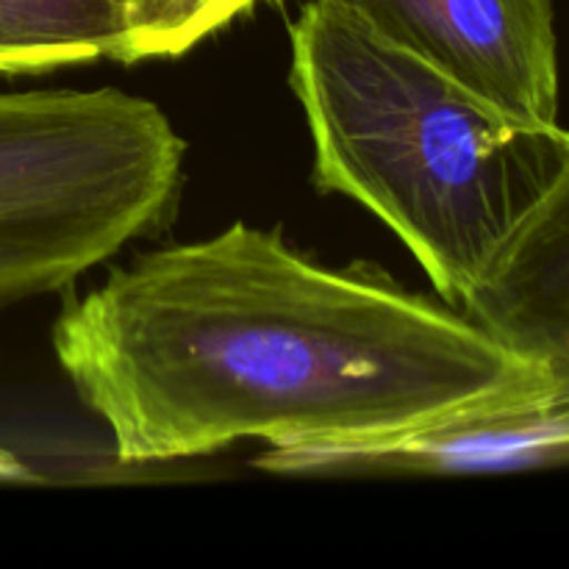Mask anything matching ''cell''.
<instances>
[{"label": "cell", "instance_id": "obj_8", "mask_svg": "<svg viewBox=\"0 0 569 569\" xmlns=\"http://www.w3.org/2000/svg\"><path fill=\"white\" fill-rule=\"evenodd\" d=\"M31 478V472L9 453V450L0 448V483H22Z\"/></svg>", "mask_w": 569, "mask_h": 569}, {"label": "cell", "instance_id": "obj_4", "mask_svg": "<svg viewBox=\"0 0 569 569\" xmlns=\"http://www.w3.org/2000/svg\"><path fill=\"white\" fill-rule=\"evenodd\" d=\"M376 37L531 126L559 122L550 0H331Z\"/></svg>", "mask_w": 569, "mask_h": 569}, {"label": "cell", "instance_id": "obj_2", "mask_svg": "<svg viewBox=\"0 0 569 569\" xmlns=\"http://www.w3.org/2000/svg\"><path fill=\"white\" fill-rule=\"evenodd\" d=\"M315 181L381 217L459 311L565 164L569 131L495 109L331 0L292 26Z\"/></svg>", "mask_w": 569, "mask_h": 569}, {"label": "cell", "instance_id": "obj_7", "mask_svg": "<svg viewBox=\"0 0 569 569\" xmlns=\"http://www.w3.org/2000/svg\"><path fill=\"white\" fill-rule=\"evenodd\" d=\"M259 0H122L126 39L117 61L181 56Z\"/></svg>", "mask_w": 569, "mask_h": 569}, {"label": "cell", "instance_id": "obj_5", "mask_svg": "<svg viewBox=\"0 0 569 569\" xmlns=\"http://www.w3.org/2000/svg\"><path fill=\"white\" fill-rule=\"evenodd\" d=\"M459 311L511 353L569 378V150Z\"/></svg>", "mask_w": 569, "mask_h": 569}, {"label": "cell", "instance_id": "obj_1", "mask_svg": "<svg viewBox=\"0 0 569 569\" xmlns=\"http://www.w3.org/2000/svg\"><path fill=\"white\" fill-rule=\"evenodd\" d=\"M53 348L122 465L398 431L556 376L448 303L233 222L61 311Z\"/></svg>", "mask_w": 569, "mask_h": 569}, {"label": "cell", "instance_id": "obj_6", "mask_svg": "<svg viewBox=\"0 0 569 569\" xmlns=\"http://www.w3.org/2000/svg\"><path fill=\"white\" fill-rule=\"evenodd\" d=\"M122 0H0V76L117 59Z\"/></svg>", "mask_w": 569, "mask_h": 569}, {"label": "cell", "instance_id": "obj_3", "mask_svg": "<svg viewBox=\"0 0 569 569\" xmlns=\"http://www.w3.org/2000/svg\"><path fill=\"white\" fill-rule=\"evenodd\" d=\"M183 142L120 89L0 92V303L56 292L159 226Z\"/></svg>", "mask_w": 569, "mask_h": 569}]
</instances>
